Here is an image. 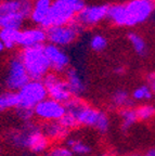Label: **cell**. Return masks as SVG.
<instances>
[{"instance_id": "cell-1", "label": "cell", "mask_w": 155, "mask_h": 156, "mask_svg": "<svg viewBox=\"0 0 155 156\" xmlns=\"http://www.w3.org/2000/svg\"><path fill=\"white\" fill-rule=\"evenodd\" d=\"M155 12V0H130L125 5L109 7L107 19L117 26H135Z\"/></svg>"}, {"instance_id": "cell-2", "label": "cell", "mask_w": 155, "mask_h": 156, "mask_svg": "<svg viewBox=\"0 0 155 156\" xmlns=\"http://www.w3.org/2000/svg\"><path fill=\"white\" fill-rule=\"evenodd\" d=\"M7 140L16 149L27 150L37 155L47 153L51 146V142L42 131V128L33 122L11 130L8 133Z\"/></svg>"}, {"instance_id": "cell-3", "label": "cell", "mask_w": 155, "mask_h": 156, "mask_svg": "<svg viewBox=\"0 0 155 156\" xmlns=\"http://www.w3.org/2000/svg\"><path fill=\"white\" fill-rule=\"evenodd\" d=\"M66 112L75 116L79 126L89 127L104 134L111 127L109 115L97 107L89 105L80 98H72L65 104Z\"/></svg>"}, {"instance_id": "cell-4", "label": "cell", "mask_w": 155, "mask_h": 156, "mask_svg": "<svg viewBox=\"0 0 155 156\" xmlns=\"http://www.w3.org/2000/svg\"><path fill=\"white\" fill-rule=\"evenodd\" d=\"M34 3L31 0L0 1V29L20 30L24 21L31 16Z\"/></svg>"}, {"instance_id": "cell-5", "label": "cell", "mask_w": 155, "mask_h": 156, "mask_svg": "<svg viewBox=\"0 0 155 156\" xmlns=\"http://www.w3.org/2000/svg\"><path fill=\"white\" fill-rule=\"evenodd\" d=\"M85 7V0H53L48 17L41 28L48 29L52 26L70 24Z\"/></svg>"}, {"instance_id": "cell-6", "label": "cell", "mask_w": 155, "mask_h": 156, "mask_svg": "<svg viewBox=\"0 0 155 156\" xmlns=\"http://www.w3.org/2000/svg\"><path fill=\"white\" fill-rule=\"evenodd\" d=\"M19 58L32 80H42L50 73L51 67L45 53V44L23 49Z\"/></svg>"}, {"instance_id": "cell-7", "label": "cell", "mask_w": 155, "mask_h": 156, "mask_svg": "<svg viewBox=\"0 0 155 156\" xmlns=\"http://www.w3.org/2000/svg\"><path fill=\"white\" fill-rule=\"evenodd\" d=\"M19 106L34 110L40 102L48 98V91L42 80H31L17 91Z\"/></svg>"}, {"instance_id": "cell-8", "label": "cell", "mask_w": 155, "mask_h": 156, "mask_svg": "<svg viewBox=\"0 0 155 156\" xmlns=\"http://www.w3.org/2000/svg\"><path fill=\"white\" fill-rule=\"evenodd\" d=\"M80 30H81V26L75 21L68 25L52 26L46 29L47 40L49 41V44L54 46L65 47L75 41Z\"/></svg>"}, {"instance_id": "cell-9", "label": "cell", "mask_w": 155, "mask_h": 156, "mask_svg": "<svg viewBox=\"0 0 155 156\" xmlns=\"http://www.w3.org/2000/svg\"><path fill=\"white\" fill-rule=\"evenodd\" d=\"M66 107L65 104L60 103L58 101L47 98L42 102H40L34 108L35 118L42 122L44 124L46 122H60L62 117L65 115Z\"/></svg>"}, {"instance_id": "cell-10", "label": "cell", "mask_w": 155, "mask_h": 156, "mask_svg": "<svg viewBox=\"0 0 155 156\" xmlns=\"http://www.w3.org/2000/svg\"><path fill=\"white\" fill-rule=\"evenodd\" d=\"M42 83L47 88L48 97L58 102L66 104L72 98H74L66 80L61 78L56 73L50 72L47 74L46 77L42 79Z\"/></svg>"}, {"instance_id": "cell-11", "label": "cell", "mask_w": 155, "mask_h": 156, "mask_svg": "<svg viewBox=\"0 0 155 156\" xmlns=\"http://www.w3.org/2000/svg\"><path fill=\"white\" fill-rule=\"evenodd\" d=\"M31 78L19 56L12 58L8 66L7 76H5V86L8 90L17 92Z\"/></svg>"}, {"instance_id": "cell-12", "label": "cell", "mask_w": 155, "mask_h": 156, "mask_svg": "<svg viewBox=\"0 0 155 156\" xmlns=\"http://www.w3.org/2000/svg\"><path fill=\"white\" fill-rule=\"evenodd\" d=\"M109 5H86L77 14L75 22L80 26H92L107 17Z\"/></svg>"}, {"instance_id": "cell-13", "label": "cell", "mask_w": 155, "mask_h": 156, "mask_svg": "<svg viewBox=\"0 0 155 156\" xmlns=\"http://www.w3.org/2000/svg\"><path fill=\"white\" fill-rule=\"evenodd\" d=\"M45 53L50 63L53 73H65L70 65V58L61 47L54 44H45Z\"/></svg>"}, {"instance_id": "cell-14", "label": "cell", "mask_w": 155, "mask_h": 156, "mask_svg": "<svg viewBox=\"0 0 155 156\" xmlns=\"http://www.w3.org/2000/svg\"><path fill=\"white\" fill-rule=\"evenodd\" d=\"M47 40L46 29L41 27L26 28L20 30L17 38V46H21L23 49L32 48V47L41 46Z\"/></svg>"}, {"instance_id": "cell-15", "label": "cell", "mask_w": 155, "mask_h": 156, "mask_svg": "<svg viewBox=\"0 0 155 156\" xmlns=\"http://www.w3.org/2000/svg\"><path fill=\"white\" fill-rule=\"evenodd\" d=\"M41 128H42V131L45 132L46 136L49 139V141L54 142L56 144L66 141L70 136V130L62 126L60 122H46L42 125Z\"/></svg>"}, {"instance_id": "cell-16", "label": "cell", "mask_w": 155, "mask_h": 156, "mask_svg": "<svg viewBox=\"0 0 155 156\" xmlns=\"http://www.w3.org/2000/svg\"><path fill=\"white\" fill-rule=\"evenodd\" d=\"M65 80L74 98H80L86 91V83L76 68H67L65 72Z\"/></svg>"}, {"instance_id": "cell-17", "label": "cell", "mask_w": 155, "mask_h": 156, "mask_svg": "<svg viewBox=\"0 0 155 156\" xmlns=\"http://www.w3.org/2000/svg\"><path fill=\"white\" fill-rule=\"evenodd\" d=\"M52 2H53L52 0H36L33 5L31 16H29L32 22L39 25L40 27L42 26L44 22L49 15Z\"/></svg>"}, {"instance_id": "cell-18", "label": "cell", "mask_w": 155, "mask_h": 156, "mask_svg": "<svg viewBox=\"0 0 155 156\" xmlns=\"http://www.w3.org/2000/svg\"><path fill=\"white\" fill-rule=\"evenodd\" d=\"M66 145L72 151L74 155L78 156H87L91 152V146L89 143L84 141L78 136H68L66 140Z\"/></svg>"}, {"instance_id": "cell-19", "label": "cell", "mask_w": 155, "mask_h": 156, "mask_svg": "<svg viewBox=\"0 0 155 156\" xmlns=\"http://www.w3.org/2000/svg\"><path fill=\"white\" fill-rule=\"evenodd\" d=\"M132 98L131 94H129L126 90L124 89H119L116 90L111 97V105L113 108L116 110H123L126 107H131L132 106Z\"/></svg>"}, {"instance_id": "cell-20", "label": "cell", "mask_w": 155, "mask_h": 156, "mask_svg": "<svg viewBox=\"0 0 155 156\" xmlns=\"http://www.w3.org/2000/svg\"><path fill=\"white\" fill-rule=\"evenodd\" d=\"M119 118H121V131H128L138 120L136 108L135 107H126L118 111Z\"/></svg>"}, {"instance_id": "cell-21", "label": "cell", "mask_w": 155, "mask_h": 156, "mask_svg": "<svg viewBox=\"0 0 155 156\" xmlns=\"http://www.w3.org/2000/svg\"><path fill=\"white\" fill-rule=\"evenodd\" d=\"M17 106H19L17 92L8 90L0 94V113L5 110L16 108Z\"/></svg>"}, {"instance_id": "cell-22", "label": "cell", "mask_w": 155, "mask_h": 156, "mask_svg": "<svg viewBox=\"0 0 155 156\" xmlns=\"http://www.w3.org/2000/svg\"><path fill=\"white\" fill-rule=\"evenodd\" d=\"M20 30H17V29H10V28L0 29V41L3 44L5 48L12 49L15 46H17V38H19Z\"/></svg>"}, {"instance_id": "cell-23", "label": "cell", "mask_w": 155, "mask_h": 156, "mask_svg": "<svg viewBox=\"0 0 155 156\" xmlns=\"http://www.w3.org/2000/svg\"><path fill=\"white\" fill-rule=\"evenodd\" d=\"M136 108L137 117L139 122H149L155 117V105L150 104V103H144L139 106L135 107Z\"/></svg>"}, {"instance_id": "cell-24", "label": "cell", "mask_w": 155, "mask_h": 156, "mask_svg": "<svg viewBox=\"0 0 155 156\" xmlns=\"http://www.w3.org/2000/svg\"><path fill=\"white\" fill-rule=\"evenodd\" d=\"M153 97V92L148 85H141L135 88V90L131 93V98L136 102H146L151 100Z\"/></svg>"}, {"instance_id": "cell-25", "label": "cell", "mask_w": 155, "mask_h": 156, "mask_svg": "<svg viewBox=\"0 0 155 156\" xmlns=\"http://www.w3.org/2000/svg\"><path fill=\"white\" fill-rule=\"evenodd\" d=\"M128 40L130 41L132 48L135 49L137 54L139 55H144L146 53V44L141 36H139L136 33H129Z\"/></svg>"}, {"instance_id": "cell-26", "label": "cell", "mask_w": 155, "mask_h": 156, "mask_svg": "<svg viewBox=\"0 0 155 156\" xmlns=\"http://www.w3.org/2000/svg\"><path fill=\"white\" fill-rule=\"evenodd\" d=\"M46 156H74L66 144L56 143L50 146V149L46 153Z\"/></svg>"}, {"instance_id": "cell-27", "label": "cell", "mask_w": 155, "mask_h": 156, "mask_svg": "<svg viewBox=\"0 0 155 156\" xmlns=\"http://www.w3.org/2000/svg\"><path fill=\"white\" fill-rule=\"evenodd\" d=\"M107 46V40L104 36L102 35H95L92 36L91 39H90V47L93 51H103Z\"/></svg>"}, {"instance_id": "cell-28", "label": "cell", "mask_w": 155, "mask_h": 156, "mask_svg": "<svg viewBox=\"0 0 155 156\" xmlns=\"http://www.w3.org/2000/svg\"><path fill=\"white\" fill-rule=\"evenodd\" d=\"M15 114L20 120H22L24 124L31 122L34 119V110H28V108H23V107H16L15 108Z\"/></svg>"}, {"instance_id": "cell-29", "label": "cell", "mask_w": 155, "mask_h": 156, "mask_svg": "<svg viewBox=\"0 0 155 156\" xmlns=\"http://www.w3.org/2000/svg\"><path fill=\"white\" fill-rule=\"evenodd\" d=\"M61 125L63 127H65L67 130H74L76 129L79 125H78L77 122V119L75 118V116H73L72 114H70V113L66 112L65 115H64L63 117H62V119L60 120Z\"/></svg>"}, {"instance_id": "cell-30", "label": "cell", "mask_w": 155, "mask_h": 156, "mask_svg": "<svg viewBox=\"0 0 155 156\" xmlns=\"http://www.w3.org/2000/svg\"><path fill=\"white\" fill-rule=\"evenodd\" d=\"M146 81H148L146 85L150 87L152 92L155 93V72H152V73L148 74V76H146Z\"/></svg>"}, {"instance_id": "cell-31", "label": "cell", "mask_w": 155, "mask_h": 156, "mask_svg": "<svg viewBox=\"0 0 155 156\" xmlns=\"http://www.w3.org/2000/svg\"><path fill=\"white\" fill-rule=\"evenodd\" d=\"M142 156H155V147H153V149L148 150V151H146V153L143 154Z\"/></svg>"}, {"instance_id": "cell-32", "label": "cell", "mask_w": 155, "mask_h": 156, "mask_svg": "<svg viewBox=\"0 0 155 156\" xmlns=\"http://www.w3.org/2000/svg\"><path fill=\"white\" fill-rule=\"evenodd\" d=\"M115 73L118 74V75H121V74H124L125 73V69H124V67H116L115 68Z\"/></svg>"}, {"instance_id": "cell-33", "label": "cell", "mask_w": 155, "mask_h": 156, "mask_svg": "<svg viewBox=\"0 0 155 156\" xmlns=\"http://www.w3.org/2000/svg\"><path fill=\"white\" fill-rule=\"evenodd\" d=\"M121 156H142V155L139 153H129V154H125V155H121Z\"/></svg>"}, {"instance_id": "cell-34", "label": "cell", "mask_w": 155, "mask_h": 156, "mask_svg": "<svg viewBox=\"0 0 155 156\" xmlns=\"http://www.w3.org/2000/svg\"><path fill=\"white\" fill-rule=\"evenodd\" d=\"M3 49H5V46H3V44L1 41H0V52L3 51Z\"/></svg>"}, {"instance_id": "cell-35", "label": "cell", "mask_w": 155, "mask_h": 156, "mask_svg": "<svg viewBox=\"0 0 155 156\" xmlns=\"http://www.w3.org/2000/svg\"><path fill=\"white\" fill-rule=\"evenodd\" d=\"M102 156H114L113 154H111V153H104Z\"/></svg>"}, {"instance_id": "cell-36", "label": "cell", "mask_w": 155, "mask_h": 156, "mask_svg": "<svg viewBox=\"0 0 155 156\" xmlns=\"http://www.w3.org/2000/svg\"><path fill=\"white\" fill-rule=\"evenodd\" d=\"M2 1H5V0H2Z\"/></svg>"}]
</instances>
